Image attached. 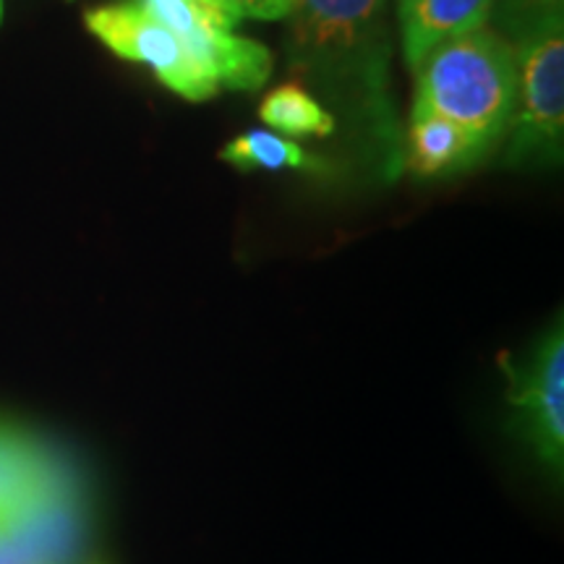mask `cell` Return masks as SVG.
<instances>
[{"label":"cell","mask_w":564,"mask_h":564,"mask_svg":"<svg viewBox=\"0 0 564 564\" xmlns=\"http://www.w3.org/2000/svg\"><path fill=\"white\" fill-rule=\"evenodd\" d=\"M288 21V66L343 112L366 162L394 178L403 139L390 97L387 0H299Z\"/></svg>","instance_id":"6da1fadb"},{"label":"cell","mask_w":564,"mask_h":564,"mask_svg":"<svg viewBox=\"0 0 564 564\" xmlns=\"http://www.w3.org/2000/svg\"><path fill=\"white\" fill-rule=\"evenodd\" d=\"M413 74V110L447 118L489 147L510 131L518 100V51L505 34L484 24L442 42Z\"/></svg>","instance_id":"7a4b0ae2"},{"label":"cell","mask_w":564,"mask_h":564,"mask_svg":"<svg viewBox=\"0 0 564 564\" xmlns=\"http://www.w3.org/2000/svg\"><path fill=\"white\" fill-rule=\"evenodd\" d=\"M518 51V100L507 162L552 165L564 141V21L552 17L512 42Z\"/></svg>","instance_id":"3957f363"},{"label":"cell","mask_w":564,"mask_h":564,"mask_svg":"<svg viewBox=\"0 0 564 564\" xmlns=\"http://www.w3.org/2000/svg\"><path fill=\"white\" fill-rule=\"evenodd\" d=\"M510 429L556 481L564 468V329L556 319L523 358H505Z\"/></svg>","instance_id":"277c9868"},{"label":"cell","mask_w":564,"mask_h":564,"mask_svg":"<svg viewBox=\"0 0 564 564\" xmlns=\"http://www.w3.org/2000/svg\"><path fill=\"white\" fill-rule=\"evenodd\" d=\"M87 30L121 58L152 68L167 89L188 102L209 100L220 89L196 66L183 42L144 9V3L129 0L91 9L87 11Z\"/></svg>","instance_id":"5b68a950"},{"label":"cell","mask_w":564,"mask_h":564,"mask_svg":"<svg viewBox=\"0 0 564 564\" xmlns=\"http://www.w3.org/2000/svg\"><path fill=\"white\" fill-rule=\"evenodd\" d=\"M489 152L491 147L463 126L426 110L411 112V126L403 139V165L421 178L468 171Z\"/></svg>","instance_id":"8992f818"},{"label":"cell","mask_w":564,"mask_h":564,"mask_svg":"<svg viewBox=\"0 0 564 564\" xmlns=\"http://www.w3.org/2000/svg\"><path fill=\"white\" fill-rule=\"evenodd\" d=\"M497 0H398L408 68H419L442 42L484 26Z\"/></svg>","instance_id":"52a82bcc"},{"label":"cell","mask_w":564,"mask_h":564,"mask_svg":"<svg viewBox=\"0 0 564 564\" xmlns=\"http://www.w3.org/2000/svg\"><path fill=\"white\" fill-rule=\"evenodd\" d=\"M259 118L274 131L291 137H333L337 118L301 84H280L262 100Z\"/></svg>","instance_id":"ba28073f"},{"label":"cell","mask_w":564,"mask_h":564,"mask_svg":"<svg viewBox=\"0 0 564 564\" xmlns=\"http://www.w3.org/2000/svg\"><path fill=\"white\" fill-rule=\"evenodd\" d=\"M220 160L238 171H322V162L270 131H246L225 144Z\"/></svg>","instance_id":"9c48e42d"},{"label":"cell","mask_w":564,"mask_h":564,"mask_svg":"<svg viewBox=\"0 0 564 564\" xmlns=\"http://www.w3.org/2000/svg\"><path fill=\"white\" fill-rule=\"evenodd\" d=\"M564 0H502L497 13L499 34L507 40H520L528 30H533L541 21L562 17Z\"/></svg>","instance_id":"30bf717a"},{"label":"cell","mask_w":564,"mask_h":564,"mask_svg":"<svg viewBox=\"0 0 564 564\" xmlns=\"http://www.w3.org/2000/svg\"><path fill=\"white\" fill-rule=\"evenodd\" d=\"M215 9H220L232 24H241L243 19L280 21L288 19L299 0H209Z\"/></svg>","instance_id":"8fae6325"},{"label":"cell","mask_w":564,"mask_h":564,"mask_svg":"<svg viewBox=\"0 0 564 564\" xmlns=\"http://www.w3.org/2000/svg\"><path fill=\"white\" fill-rule=\"evenodd\" d=\"M0 19H3V0H0Z\"/></svg>","instance_id":"7c38bea8"},{"label":"cell","mask_w":564,"mask_h":564,"mask_svg":"<svg viewBox=\"0 0 564 564\" xmlns=\"http://www.w3.org/2000/svg\"><path fill=\"white\" fill-rule=\"evenodd\" d=\"M91 564H102V562H91Z\"/></svg>","instance_id":"4fadbf2b"}]
</instances>
